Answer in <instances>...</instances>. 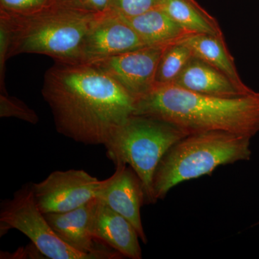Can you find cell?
<instances>
[{"instance_id":"1","label":"cell","mask_w":259,"mask_h":259,"mask_svg":"<svg viewBox=\"0 0 259 259\" xmlns=\"http://www.w3.org/2000/svg\"><path fill=\"white\" fill-rule=\"evenodd\" d=\"M42 95L59 134L85 145H105L135 111L134 97L90 63L55 61Z\"/></svg>"},{"instance_id":"2","label":"cell","mask_w":259,"mask_h":259,"mask_svg":"<svg viewBox=\"0 0 259 259\" xmlns=\"http://www.w3.org/2000/svg\"><path fill=\"white\" fill-rule=\"evenodd\" d=\"M134 115L169 122L188 134L225 131L252 139L259 132V93L221 97L155 84L135 101Z\"/></svg>"},{"instance_id":"3","label":"cell","mask_w":259,"mask_h":259,"mask_svg":"<svg viewBox=\"0 0 259 259\" xmlns=\"http://www.w3.org/2000/svg\"><path fill=\"white\" fill-rule=\"evenodd\" d=\"M100 15L79 0H56L25 15L0 11V23L9 35L8 59L37 54L57 61L80 62L85 38Z\"/></svg>"},{"instance_id":"4","label":"cell","mask_w":259,"mask_h":259,"mask_svg":"<svg viewBox=\"0 0 259 259\" xmlns=\"http://www.w3.org/2000/svg\"><path fill=\"white\" fill-rule=\"evenodd\" d=\"M250 138L225 131L187 135L166 151L153 180L156 201L182 182L211 175L221 166L248 161Z\"/></svg>"},{"instance_id":"5","label":"cell","mask_w":259,"mask_h":259,"mask_svg":"<svg viewBox=\"0 0 259 259\" xmlns=\"http://www.w3.org/2000/svg\"><path fill=\"white\" fill-rule=\"evenodd\" d=\"M187 132L165 121L133 115L114 131L105 146L107 157L115 166L128 165L142 182L146 204L157 202L153 180L158 163Z\"/></svg>"},{"instance_id":"6","label":"cell","mask_w":259,"mask_h":259,"mask_svg":"<svg viewBox=\"0 0 259 259\" xmlns=\"http://www.w3.org/2000/svg\"><path fill=\"white\" fill-rule=\"evenodd\" d=\"M12 229L28 237L45 258L99 259L97 255L75 250L58 236L37 206L32 183L24 186L11 199L1 203L0 236Z\"/></svg>"},{"instance_id":"7","label":"cell","mask_w":259,"mask_h":259,"mask_svg":"<svg viewBox=\"0 0 259 259\" xmlns=\"http://www.w3.org/2000/svg\"><path fill=\"white\" fill-rule=\"evenodd\" d=\"M102 181L83 170L56 171L32 183L34 197L44 214L72 210L97 197Z\"/></svg>"},{"instance_id":"8","label":"cell","mask_w":259,"mask_h":259,"mask_svg":"<svg viewBox=\"0 0 259 259\" xmlns=\"http://www.w3.org/2000/svg\"><path fill=\"white\" fill-rule=\"evenodd\" d=\"M166 47L146 46L90 64L110 75L136 101L154 86L158 62Z\"/></svg>"},{"instance_id":"9","label":"cell","mask_w":259,"mask_h":259,"mask_svg":"<svg viewBox=\"0 0 259 259\" xmlns=\"http://www.w3.org/2000/svg\"><path fill=\"white\" fill-rule=\"evenodd\" d=\"M146 47L122 15L110 10L102 13L89 31L80 62L91 63Z\"/></svg>"},{"instance_id":"10","label":"cell","mask_w":259,"mask_h":259,"mask_svg":"<svg viewBox=\"0 0 259 259\" xmlns=\"http://www.w3.org/2000/svg\"><path fill=\"white\" fill-rule=\"evenodd\" d=\"M110 178L102 181L97 198L132 223L143 243H148L141 220V208L146 204L142 182L131 167L119 164Z\"/></svg>"},{"instance_id":"11","label":"cell","mask_w":259,"mask_h":259,"mask_svg":"<svg viewBox=\"0 0 259 259\" xmlns=\"http://www.w3.org/2000/svg\"><path fill=\"white\" fill-rule=\"evenodd\" d=\"M97 204L98 199L95 197L72 210L44 215L58 236L75 250L97 255L99 259L122 258V255L116 250L112 252L97 246L93 226Z\"/></svg>"},{"instance_id":"12","label":"cell","mask_w":259,"mask_h":259,"mask_svg":"<svg viewBox=\"0 0 259 259\" xmlns=\"http://www.w3.org/2000/svg\"><path fill=\"white\" fill-rule=\"evenodd\" d=\"M93 234L97 242L108 245L122 256L142 258L140 237L132 223L99 199L94 218Z\"/></svg>"},{"instance_id":"13","label":"cell","mask_w":259,"mask_h":259,"mask_svg":"<svg viewBox=\"0 0 259 259\" xmlns=\"http://www.w3.org/2000/svg\"><path fill=\"white\" fill-rule=\"evenodd\" d=\"M173 84L194 93L221 97H237L255 93L245 91L221 71L193 56Z\"/></svg>"},{"instance_id":"14","label":"cell","mask_w":259,"mask_h":259,"mask_svg":"<svg viewBox=\"0 0 259 259\" xmlns=\"http://www.w3.org/2000/svg\"><path fill=\"white\" fill-rule=\"evenodd\" d=\"M122 17L148 47H168L193 35L159 7L137 16Z\"/></svg>"},{"instance_id":"15","label":"cell","mask_w":259,"mask_h":259,"mask_svg":"<svg viewBox=\"0 0 259 259\" xmlns=\"http://www.w3.org/2000/svg\"><path fill=\"white\" fill-rule=\"evenodd\" d=\"M180 42L189 47L194 57L214 66L245 91H253L242 81L223 35L193 34Z\"/></svg>"},{"instance_id":"16","label":"cell","mask_w":259,"mask_h":259,"mask_svg":"<svg viewBox=\"0 0 259 259\" xmlns=\"http://www.w3.org/2000/svg\"><path fill=\"white\" fill-rule=\"evenodd\" d=\"M159 8L191 33L223 35L217 20L195 0H161Z\"/></svg>"},{"instance_id":"17","label":"cell","mask_w":259,"mask_h":259,"mask_svg":"<svg viewBox=\"0 0 259 259\" xmlns=\"http://www.w3.org/2000/svg\"><path fill=\"white\" fill-rule=\"evenodd\" d=\"M192 57V51L183 42L168 46L158 62L155 84L175 83Z\"/></svg>"},{"instance_id":"18","label":"cell","mask_w":259,"mask_h":259,"mask_svg":"<svg viewBox=\"0 0 259 259\" xmlns=\"http://www.w3.org/2000/svg\"><path fill=\"white\" fill-rule=\"evenodd\" d=\"M0 117H15L35 125L39 122L36 112L23 101L8 93L0 95Z\"/></svg>"},{"instance_id":"19","label":"cell","mask_w":259,"mask_h":259,"mask_svg":"<svg viewBox=\"0 0 259 259\" xmlns=\"http://www.w3.org/2000/svg\"><path fill=\"white\" fill-rule=\"evenodd\" d=\"M161 0H111L110 10L131 18L158 8Z\"/></svg>"},{"instance_id":"20","label":"cell","mask_w":259,"mask_h":259,"mask_svg":"<svg viewBox=\"0 0 259 259\" xmlns=\"http://www.w3.org/2000/svg\"><path fill=\"white\" fill-rule=\"evenodd\" d=\"M56 0H0L1 10L10 14L25 15L47 8Z\"/></svg>"},{"instance_id":"21","label":"cell","mask_w":259,"mask_h":259,"mask_svg":"<svg viewBox=\"0 0 259 259\" xmlns=\"http://www.w3.org/2000/svg\"><path fill=\"white\" fill-rule=\"evenodd\" d=\"M88 9L97 13H106L110 10L111 0H80Z\"/></svg>"},{"instance_id":"22","label":"cell","mask_w":259,"mask_h":259,"mask_svg":"<svg viewBox=\"0 0 259 259\" xmlns=\"http://www.w3.org/2000/svg\"><path fill=\"white\" fill-rule=\"evenodd\" d=\"M79 1H80V0H79Z\"/></svg>"}]
</instances>
